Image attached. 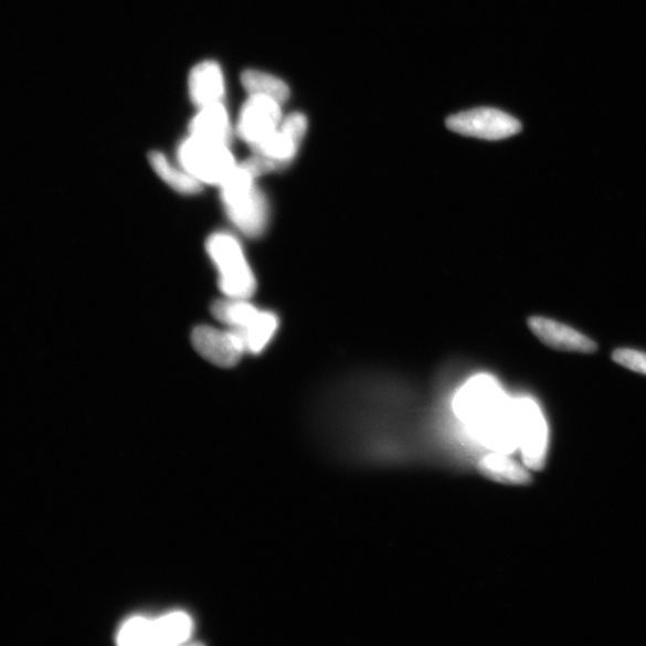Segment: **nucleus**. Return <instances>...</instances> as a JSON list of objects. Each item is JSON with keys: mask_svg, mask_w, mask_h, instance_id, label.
<instances>
[{"mask_svg": "<svg viewBox=\"0 0 646 646\" xmlns=\"http://www.w3.org/2000/svg\"><path fill=\"white\" fill-rule=\"evenodd\" d=\"M453 407L468 433L487 449L505 454L519 449L512 399L495 378L478 375L467 381Z\"/></svg>", "mask_w": 646, "mask_h": 646, "instance_id": "obj_1", "label": "nucleus"}, {"mask_svg": "<svg viewBox=\"0 0 646 646\" xmlns=\"http://www.w3.org/2000/svg\"><path fill=\"white\" fill-rule=\"evenodd\" d=\"M255 180L250 170L237 165L220 184L227 219L248 237L262 236L269 221L268 201Z\"/></svg>", "mask_w": 646, "mask_h": 646, "instance_id": "obj_2", "label": "nucleus"}, {"mask_svg": "<svg viewBox=\"0 0 646 646\" xmlns=\"http://www.w3.org/2000/svg\"><path fill=\"white\" fill-rule=\"evenodd\" d=\"M206 251L219 271V283L225 297L248 299L254 295V272L241 242L234 235L225 232L212 234L208 239Z\"/></svg>", "mask_w": 646, "mask_h": 646, "instance_id": "obj_3", "label": "nucleus"}, {"mask_svg": "<svg viewBox=\"0 0 646 646\" xmlns=\"http://www.w3.org/2000/svg\"><path fill=\"white\" fill-rule=\"evenodd\" d=\"M215 319L235 329L246 342L247 352H263L277 333L279 320L276 314L256 308L247 299L230 298L214 301Z\"/></svg>", "mask_w": 646, "mask_h": 646, "instance_id": "obj_4", "label": "nucleus"}, {"mask_svg": "<svg viewBox=\"0 0 646 646\" xmlns=\"http://www.w3.org/2000/svg\"><path fill=\"white\" fill-rule=\"evenodd\" d=\"M193 622L184 612H172L157 619L135 616L128 619L117 636L125 646H172L186 643L192 637Z\"/></svg>", "mask_w": 646, "mask_h": 646, "instance_id": "obj_5", "label": "nucleus"}, {"mask_svg": "<svg viewBox=\"0 0 646 646\" xmlns=\"http://www.w3.org/2000/svg\"><path fill=\"white\" fill-rule=\"evenodd\" d=\"M180 166L201 183L221 184L237 163L229 146L190 136L178 151Z\"/></svg>", "mask_w": 646, "mask_h": 646, "instance_id": "obj_6", "label": "nucleus"}, {"mask_svg": "<svg viewBox=\"0 0 646 646\" xmlns=\"http://www.w3.org/2000/svg\"><path fill=\"white\" fill-rule=\"evenodd\" d=\"M517 442L523 464L529 469L540 470L544 466L549 448V428L537 402L528 398L512 400Z\"/></svg>", "mask_w": 646, "mask_h": 646, "instance_id": "obj_7", "label": "nucleus"}, {"mask_svg": "<svg viewBox=\"0 0 646 646\" xmlns=\"http://www.w3.org/2000/svg\"><path fill=\"white\" fill-rule=\"evenodd\" d=\"M451 131L485 140H501L521 133L522 125L511 115L496 108H476L448 118Z\"/></svg>", "mask_w": 646, "mask_h": 646, "instance_id": "obj_8", "label": "nucleus"}, {"mask_svg": "<svg viewBox=\"0 0 646 646\" xmlns=\"http://www.w3.org/2000/svg\"><path fill=\"white\" fill-rule=\"evenodd\" d=\"M282 120V105L276 99L264 95H250L240 113L237 134L254 149L277 131Z\"/></svg>", "mask_w": 646, "mask_h": 646, "instance_id": "obj_9", "label": "nucleus"}, {"mask_svg": "<svg viewBox=\"0 0 646 646\" xmlns=\"http://www.w3.org/2000/svg\"><path fill=\"white\" fill-rule=\"evenodd\" d=\"M192 343L201 357L221 368L235 367L247 352L246 342L235 329L198 326L192 333Z\"/></svg>", "mask_w": 646, "mask_h": 646, "instance_id": "obj_10", "label": "nucleus"}, {"mask_svg": "<svg viewBox=\"0 0 646 646\" xmlns=\"http://www.w3.org/2000/svg\"><path fill=\"white\" fill-rule=\"evenodd\" d=\"M528 326L541 342L554 350L579 353H594L597 350L596 342L579 330L542 316L530 318Z\"/></svg>", "mask_w": 646, "mask_h": 646, "instance_id": "obj_11", "label": "nucleus"}, {"mask_svg": "<svg viewBox=\"0 0 646 646\" xmlns=\"http://www.w3.org/2000/svg\"><path fill=\"white\" fill-rule=\"evenodd\" d=\"M192 103L200 109L221 104L225 94L223 71L219 63L206 61L195 65L189 76Z\"/></svg>", "mask_w": 646, "mask_h": 646, "instance_id": "obj_12", "label": "nucleus"}, {"mask_svg": "<svg viewBox=\"0 0 646 646\" xmlns=\"http://www.w3.org/2000/svg\"><path fill=\"white\" fill-rule=\"evenodd\" d=\"M190 133L193 137L229 146L232 141L233 128L223 104L200 108L190 124Z\"/></svg>", "mask_w": 646, "mask_h": 646, "instance_id": "obj_13", "label": "nucleus"}, {"mask_svg": "<svg viewBox=\"0 0 646 646\" xmlns=\"http://www.w3.org/2000/svg\"><path fill=\"white\" fill-rule=\"evenodd\" d=\"M478 469L499 484L527 485L531 480L527 467L517 464L510 454L493 452L479 459Z\"/></svg>", "mask_w": 646, "mask_h": 646, "instance_id": "obj_14", "label": "nucleus"}, {"mask_svg": "<svg viewBox=\"0 0 646 646\" xmlns=\"http://www.w3.org/2000/svg\"><path fill=\"white\" fill-rule=\"evenodd\" d=\"M149 162L156 174L160 177L170 189L184 195H194L203 191V183L194 179L182 167L172 165L160 151H151Z\"/></svg>", "mask_w": 646, "mask_h": 646, "instance_id": "obj_15", "label": "nucleus"}, {"mask_svg": "<svg viewBox=\"0 0 646 646\" xmlns=\"http://www.w3.org/2000/svg\"><path fill=\"white\" fill-rule=\"evenodd\" d=\"M241 83L250 95H264L276 99L280 105L290 97V88L283 80L263 71L246 70L242 72Z\"/></svg>", "mask_w": 646, "mask_h": 646, "instance_id": "obj_16", "label": "nucleus"}, {"mask_svg": "<svg viewBox=\"0 0 646 646\" xmlns=\"http://www.w3.org/2000/svg\"><path fill=\"white\" fill-rule=\"evenodd\" d=\"M615 363L646 375V353L632 349L615 350L612 354Z\"/></svg>", "mask_w": 646, "mask_h": 646, "instance_id": "obj_17", "label": "nucleus"}]
</instances>
